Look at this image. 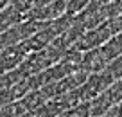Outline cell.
Listing matches in <instances>:
<instances>
[{"instance_id":"cell-6","label":"cell","mask_w":122,"mask_h":117,"mask_svg":"<svg viewBox=\"0 0 122 117\" xmlns=\"http://www.w3.org/2000/svg\"><path fill=\"white\" fill-rule=\"evenodd\" d=\"M22 113H25V110H23V106H22L20 101L5 105V106L0 108V117H18V115H22Z\"/></svg>"},{"instance_id":"cell-8","label":"cell","mask_w":122,"mask_h":117,"mask_svg":"<svg viewBox=\"0 0 122 117\" xmlns=\"http://www.w3.org/2000/svg\"><path fill=\"white\" fill-rule=\"evenodd\" d=\"M104 68L111 74V78H113L115 81L120 79V78H122V54H120V56H117L110 65H106Z\"/></svg>"},{"instance_id":"cell-3","label":"cell","mask_w":122,"mask_h":117,"mask_svg":"<svg viewBox=\"0 0 122 117\" xmlns=\"http://www.w3.org/2000/svg\"><path fill=\"white\" fill-rule=\"evenodd\" d=\"M111 83H115V79L111 78V74L106 70V68H102V70H99V72L88 74V78L84 79V83L79 85L76 90L68 92V94L72 95V99L76 101V105H79V103H86V101L95 99L97 95H99L101 92H104Z\"/></svg>"},{"instance_id":"cell-7","label":"cell","mask_w":122,"mask_h":117,"mask_svg":"<svg viewBox=\"0 0 122 117\" xmlns=\"http://www.w3.org/2000/svg\"><path fill=\"white\" fill-rule=\"evenodd\" d=\"M88 4H90V0H68V4H66V15H79L81 11H84V9L88 7Z\"/></svg>"},{"instance_id":"cell-4","label":"cell","mask_w":122,"mask_h":117,"mask_svg":"<svg viewBox=\"0 0 122 117\" xmlns=\"http://www.w3.org/2000/svg\"><path fill=\"white\" fill-rule=\"evenodd\" d=\"M86 78H88V74H84V72H81V70H76V72H72V74L65 76V78H61V79L54 81V83L43 85V87H40V88H41V92L45 94L47 99H54V97H59V95H65V94H68V92L76 90L79 85L84 83Z\"/></svg>"},{"instance_id":"cell-11","label":"cell","mask_w":122,"mask_h":117,"mask_svg":"<svg viewBox=\"0 0 122 117\" xmlns=\"http://www.w3.org/2000/svg\"><path fill=\"white\" fill-rule=\"evenodd\" d=\"M0 50H4V47H2V43H0Z\"/></svg>"},{"instance_id":"cell-5","label":"cell","mask_w":122,"mask_h":117,"mask_svg":"<svg viewBox=\"0 0 122 117\" xmlns=\"http://www.w3.org/2000/svg\"><path fill=\"white\" fill-rule=\"evenodd\" d=\"M47 101H49V99L45 97V94L41 92V88H34V90L27 92V94L20 99V103H22V106H23L25 112H34V110H38L41 105H45Z\"/></svg>"},{"instance_id":"cell-12","label":"cell","mask_w":122,"mask_h":117,"mask_svg":"<svg viewBox=\"0 0 122 117\" xmlns=\"http://www.w3.org/2000/svg\"><path fill=\"white\" fill-rule=\"evenodd\" d=\"M99 117H108V115H99Z\"/></svg>"},{"instance_id":"cell-2","label":"cell","mask_w":122,"mask_h":117,"mask_svg":"<svg viewBox=\"0 0 122 117\" xmlns=\"http://www.w3.org/2000/svg\"><path fill=\"white\" fill-rule=\"evenodd\" d=\"M120 31H122V15L113 16V18H106L101 23H97L95 27L88 29L72 47L79 52H86V50H92L95 47L102 45V43H106L108 40H111Z\"/></svg>"},{"instance_id":"cell-10","label":"cell","mask_w":122,"mask_h":117,"mask_svg":"<svg viewBox=\"0 0 122 117\" xmlns=\"http://www.w3.org/2000/svg\"><path fill=\"white\" fill-rule=\"evenodd\" d=\"M18 117H38V115H36V112H25V113H22V115H18Z\"/></svg>"},{"instance_id":"cell-1","label":"cell","mask_w":122,"mask_h":117,"mask_svg":"<svg viewBox=\"0 0 122 117\" xmlns=\"http://www.w3.org/2000/svg\"><path fill=\"white\" fill-rule=\"evenodd\" d=\"M66 50L68 49H65L63 45H59V43L54 40V42L50 43V45H47L45 49L27 54L25 60L16 67V70L20 72V76H22L23 79H25V78H30V76L38 74V72L45 70V68L52 67V65H56L57 61H61Z\"/></svg>"},{"instance_id":"cell-9","label":"cell","mask_w":122,"mask_h":117,"mask_svg":"<svg viewBox=\"0 0 122 117\" xmlns=\"http://www.w3.org/2000/svg\"><path fill=\"white\" fill-rule=\"evenodd\" d=\"M104 115H108V117H122V101L118 103V105H115L113 108H111L108 113H104Z\"/></svg>"}]
</instances>
